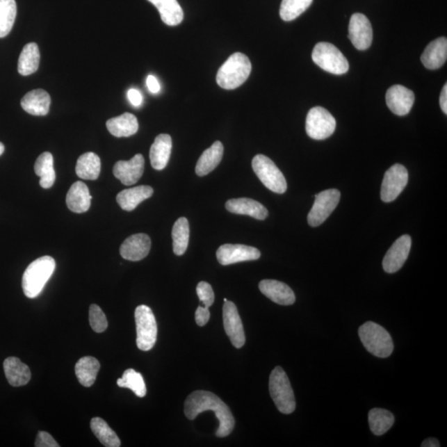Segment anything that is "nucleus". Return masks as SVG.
Wrapping results in <instances>:
<instances>
[{
    "label": "nucleus",
    "mask_w": 447,
    "mask_h": 447,
    "mask_svg": "<svg viewBox=\"0 0 447 447\" xmlns=\"http://www.w3.org/2000/svg\"><path fill=\"white\" fill-rule=\"evenodd\" d=\"M212 411L219 420L216 435L227 437L234 428V418L231 409L213 393L198 390L190 393L185 402L184 412L189 420H194L201 412Z\"/></svg>",
    "instance_id": "1"
},
{
    "label": "nucleus",
    "mask_w": 447,
    "mask_h": 447,
    "mask_svg": "<svg viewBox=\"0 0 447 447\" xmlns=\"http://www.w3.org/2000/svg\"><path fill=\"white\" fill-rule=\"evenodd\" d=\"M55 268V259L50 256H43L30 263L22 280L25 296L29 298H37L51 279Z\"/></svg>",
    "instance_id": "2"
},
{
    "label": "nucleus",
    "mask_w": 447,
    "mask_h": 447,
    "mask_svg": "<svg viewBox=\"0 0 447 447\" xmlns=\"http://www.w3.org/2000/svg\"><path fill=\"white\" fill-rule=\"evenodd\" d=\"M251 70L248 56L241 53L234 54L217 72V84L225 90L236 89L248 79Z\"/></svg>",
    "instance_id": "3"
},
{
    "label": "nucleus",
    "mask_w": 447,
    "mask_h": 447,
    "mask_svg": "<svg viewBox=\"0 0 447 447\" xmlns=\"http://www.w3.org/2000/svg\"><path fill=\"white\" fill-rule=\"evenodd\" d=\"M359 336L364 348L379 358H387L393 351L391 336L380 325L368 322L359 329Z\"/></svg>",
    "instance_id": "4"
},
{
    "label": "nucleus",
    "mask_w": 447,
    "mask_h": 447,
    "mask_svg": "<svg viewBox=\"0 0 447 447\" xmlns=\"http://www.w3.org/2000/svg\"><path fill=\"white\" fill-rule=\"evenodd\" d=\"M269 392L277 409L282 414H293L296 409V400L288 375L283 368L277 366L269 377Z\"/></svg>",
    "instance_id": "5"
},
{
    "label": "nucleus",
    "mask_w": 447,
    "mask_h": 447,
    "mask_svg": "<svg viewBox=\"0 0 447 447\" xmlns=\"http://www.w3.org/2000/svg\"><path fill=\"white\" fill-rule=\"evenodd\" d=\"M312 60L323 70L343 75L349 71V63L336 46L329 42H319L312 51Z\"/></svg>",
    "instance_id": "6"
},
{
    "label": "nucleus",
    "mask_w": 447,
    "mask_h": 447,
    "mask_svg": "<svg viewBox=\"0 0 447 447\" xmlns=\"http://www.w3.org/2000/svg\"><path fill=\"white\" fill-rule=\"evenodd\" d=\"M136 323L137 346L143 351H149L157 341L158 325L153 311L149 307L140 305L136 308Z\"/></svg>",
    "instance_id": "7"
},
{
    "label": "nucleus",
    "mask_w": 447,
    "mask_h": 447,
    "mask_svg": "<svg viewBox=\"0 0 447 447\" xmlns=\"http://www.w3.org/2000/svg\"><path fill=\"white\" fill-rule=\"evenodd\" d=\"M252 168L268 189L279 194L286 192L288 186L285 177L270 159L262 154L256 155L252 161Z\"/></svg>",
    "instance_id": "8"
},
{
    "label": "nucleus",
    "mask_w": 447,
    "mask_h": 447,
    "mask_svg": "<svg viewBox=\"0 0 447 447\" xmlns=\"http://www.w3.org/2000/svg\"><path fill=\"white\" fill-rule=\"evenodd\" d=\"M336 121L325 108L316 106L308 112L306 120L307 136L316 140H323L335 132Z\"/></svg>",
    "instance_id": "9"
},
{
    "label": "nucleus",
    "mask_w": 447,
    "mask_h": 447,
    "mask_svg": "<svg viewBox=\"0 0 447 447\" xmlns=\"http://www.w3.org/2000/svg\"><path fill=\"white\" fill-rule=\"evenodd\" d=\"M341 193L336 189H329L316 194L315 202L307 216L308 224L312 227L325 222L340 202Z\"/></svg>",
    "instance_id": "10"
},
{
    "label": "nucleus",
    "mask_w": 447,
    "mask_h": 447,
    "mask_svg": "<svg viewBox=\"0 0 447 447\" xmlns=\"http://www.w3.org/2000/svg\"><path fill=\"white\" fill-rule=\"evenodd\" d=\"M409 181V172L401 164H394L386 172L381 188V199L392 202L403 192Z\"/></svg>",
    "instance_id": "11"
},
{
    "label": "nucleus",
    "mask_w": 447,
    "mask_h": 447,
    "mask_svg": "<svg viewBox=\"0 0 447 447\" xmlns=\"http://www.w3.org/2000/svg\"><path fill=\"white\" fill-rule=\"evenodd\" d=\"M223 323L225 332L236 348L240 349L245 344V335L242 320L234 303L225 302Z\"/></svg>",
    "instance_id": "12"
},
{
    "label": "nucleus",
    "mask_w": 447,
    "mask_h": 447,
    "mask_svg": "<svg viewBox=\"0 0 447 447\" xmlns=\"http://www.w3.org/2000/svg\"><path fill=\"white\" fill-rule=\"evenodd\" d=\"M260 256L261 254L258 249L244 245H224L216 251L217 259L224 266L257 260Z\"/></svg>",
    "instance_id": "13"
},
{
    "label": "nucleus",
    "mask_w": 447,
    "mask_h": 447,
    "mask_svg": "<svg viewBox=\"0 0 447 447\" xmlns=\"http://www.w3.org/2000/svg\"><path fill=\"white\" fill-rule=\"evenodd\" d=\"M349 38L355 49L358 50H367L371 46L373 29L371 23L366 15L357 13L351 16Z\"/></svg>",
    "instance_id": "14"
},
{
    "label": "nucleus",
    "mask_w": 447,
    "mask_h": 447,
    "mask_svg": "<svg viewBox=\"0 0 447 447\" xmlns=\"http://www.w3.org/2000/svg\"><path fill=\"white\" fill-rule=\"evenodd\" d=\"M411 246L412 240L409 236L405 234V236L398 238L384 256V270L388 273L398 272L409 257Z\"/></svg>",
    "instance_id": "15"
},
{
    "label": "nucleus",
    "mask_w": 447,
    "mask_h": 447,
    "mask_svg": "<svg viewBox=\"0 0 447 447\" xmlns=\"http://www.w3.org/2000/svg\"><path fill=\"white\" fill-rule=\"evenodd\" d=\"M414 101V93L401 85L393 86L386 93V103L389 110L399 116L409 114Z\"/></svg>",
    "instance_id": "16"
},
{
    "label": "nucleus",
    "mask_w": 447,
    "mask_h": 447,
    "mask_svg": "<svg viewBox=\"0 0 447 447\" xmlns=\"http://www.w3.org/2000/svg\"><path fill=\"white\" fill-rule=\"evenodd\" d=\"M145 171V159L142 154H136L129 161L117 162L113 172L117 179L124 185L136 184L141 179Z\"/></svg>",
    "instance_id": "17"
},
{
    "label": "nucleus",
    "mask_w": 447,
    "mask_h": 447,
    "mask_svg": "<svg viewBox=\"0 0 447 447\" xmlns=\"http://www.w3.org/2000/svg\"><path fill=\"white\" fill-rule=\"evenodd\" d=\"M151 249V240L145 234H137L126 238L120 246V254L129 261H140L147 257Z\"/></svg>",
    "instance_id": "18"
},
{
    "label": "nucleus",
    "mask_w": 447,
    "mask_h": 447,
    "mask_svg": "<svg viewBox=\"0 0 447 447\" xmlns=\"http://www.w3.org/2000/svg\"><path fill=\"white\" fill-rule=\"evenodd\" d=\"M261 293L279 305H293L296 301V297L290 286L282 282L266 279L260 282L259 285Z\"/></svg>",
    "instance_id": "19"
},
{
    "label": "nucleus",
    "mask_w": 447,
    "mask_h": 447,
    "mask_svg": "<svg viewBox=\"0 0 447 447\" xmlns=\"http://www.w3.org/2000/svg\"><path fill=\"white\" fill-rule=\"evenodd\" d=\"M225 208L231 213L245 215L263 220L267 218L268 210L261 203L250 198L231 199L225 204Z\"/></svg>",
    "instance_id": "20"
},
{
    "label": "nucleus",
    "mask_w": 447,
    "mask_h": 447,
    "mask_svg": "<svg viewBox=\"0 0 447 447\" xmlns=\"http://www.w3.org/2000/svg\"><path fill=\"white\" fill-rule=\"evenodd\" d=\"M51 97L46 90H33L26 94L21 101V106L29 114L44 116L49 114Z\"/></svg>",
    "instance_id": "21"
},
{
    "label": "nucleus",
    "mask_w": 447,
    "mask_h": 447,
    "mask_svg": "<svg viewBox=\"0 0 447 447\" xmlns=\"http://www.w3.org/2000/svg\"><path fill=\"white\" fill-rule=\"evenodd\" d=\"M447 58V39L441 37L430 42L424 50L421 60L429 70H437L444 66Z\"/></svg>",
    "instance_id": "22"
},
{
    "label": "nucleus",
    "mask_w": 447,
    "mask_h": 447,
    "mask_svg": "<svg viewBox=\"0 0 447 447\" xmlns=\"http://www.w3.org/2000/svg\"><path fill=\"white\" fill-rule=\"evenodd\" d=\"M172 147V138L168 134H159L156 137L150 149V161L155 170L161 171L167 167Z\"/></svg>",
    "instance_id": "23"
},
{
    "label": "nucleus",
    "mask_w": 447,
    "mask_h": 447,
    "mask_svg": "<svg viewBox=\"0 0 447 447\" xmlns=\"http://www.w3.org/2000/svg\"><path fill=\"white\" fill-rule=\"evenodd\" d=\"M66 202L68 209L75 213L88 211L91 202L88 186L82 181L75 182L68 190Z\"/></svg>",
    "instance_id": "24"
},
{
    "label": "nucleus",
    "mask_w": 447,
    "mask_h": 447,
    "mask_svg": "<svg viewBox=\"0 0 447 447\" xmlns=\"http://www.w3.org/2000/svg\"><path fill=\"white\" fill-rule=\"evenodd\" d=\"M3 370L8 383L14 387L24 386L31 380L30 368L19 358L8 357L4 360Z\"/></svg>",
    "instance_id": "25"
},
{
    "label": "nucleus",
    "mask_w": 447,
    "mask_h": 447,
    "mask_svg": "<svg viewBox=\"0 0 447 447\" xmlns=\"http://www.w3.org/2000/svg\"><path fill=\"white\" fill-rule=\"evenodd\" d=\"M154 189L149 186H138L136 188L123 190L117 195L116 201L126 211H132L141 202L153 196Z\"/></svg>",
    "instance_id": "26"
},
{
    "label": "nucleus",
    "mask_w": 447,
    "mask_h": 447,
    "mask_svg": "<svg viewBox=\"0 0 447 447\" xmlns=\"http://www.w3.org/2000/svg\"><path fill=\"white\" fill-rule=\"evenodd\" d=\"M224 154V147L220 141H216L209 149L204 151L200 157L197 166L196 173L199 177L206 176L218 166Z\"/></svg>",
    "instance_id": "27"
},
{
    "label": "nucleus",
    "mask_w": 447,
    "mask_h": 447,
    "mask_svg": "<svg viewBox=\"0 0 447 447\" xmlns=\"http://www.w3.org/2000/svg\"><path fill=\"white\" fill-rule=\"evenodd\" d=\"M106 127L108 132L115 137H129L138 132V122L136 116L130 113H124L120 116L108 120Z\"/></svg>",
    "instance_id": "28"
},
{
    "label": "nucleus",
    "mask_w": 447,
    "mask_h": 447,
    "mask_svg": "<svg viewBox=\"0 0 447 447\" xmlns=\"http://www.w3.org/2000/svg\"><path fill=\"white\" fill-rule=\"evenodd\" d=\"M149 1L158 8L164 24L168 26H177L184 20V10L177 0H149Z\"/></svg>",
    "instance_id": "29"
},
{
    "label": "nucleus",
    "mask_w": 447,
    "mask_h": 447,
    "mask_svg": "<svg viewBox=\"0 0 447 447\" xmlns=\"http://www.w3.org/2000/svg\"><path fill=\"white\" fill-rule=\"evenodd\" d=\"M101 159L97 154L89 152L82 154L77 160L76 172L81 179L97 180L101 173Z\"/></svg>",
    "instance_id": "30"
},
{
    "label": "nucleus",
    "mask_w": 447,
    "mask_h": 447,
    "mask_svg": "<svg viewBox=\"0 0 447 447\" xmlns=\"http://www.w3.org/2000/svg\"><path fill=\"white\" fill-rule=\"evenodd\" d=\"M99 368H101V364L94 357H85L78 360L75 372L80 384L85 387L92 386L97 380Z\"/></svg>",
    "instance_id": "31"
},
{
    "label": "nucleus",
    "mask_w": 447,
    "mask_h": 447,
    "mask_svg": "<svg viewBox=\"0 0 447 447\" xmlns=\"http://www.w3.org/2000/svg\"><path fill=\"white\" fill-rule=\"evenodd\" d=\"M36 175L40 177V186L42 188L49 189L54 186L56 180V172L54 166V156L49 152L42 154L34 165Z\"/></svg>",
    "instance_id": "32"
},
{
    "label": "nucleus",
    "mask_w": 447,
    "mask_h": 447,
    "mask_svg": "<svg viewBox=\"0 0 447 447\" xmlns=\"http://www.w3.org/2000/svg\"><path fill=\"white\" fill-rule=\"evenodd\" d=\"M40 63V51L35 42L26 45L19 56L18 71L22 76H29L36 72Z\"/></svg>",
    "instance_id": "33"
},
{
    "label": "nucleus",
    "mask_w": 447,
    "mask_h": 447,
    "mask_svg": "<svg viewBox=\"0 0 447 447\" xmlns=\"http://www.w3.org/2000/svg\"><path fill=\"white\" fill-rule=\"evenodd\" d=\"M173 252L177 256L186 253L188 250L190 237V228L188 219L181 217L173 225L172 232Z\"/></svg>",
    "instance_id": "34"
},
{
    "label": "nucleus",
    "mask_w": 447,
    "mask_h": 447,
    "mask_svg": "<svg viewBox=\"0 0 447 447\" xmlns=\"http://www.w3.org/2000/svg\"><path fill=\"white\" fill-rule=\"evenodd\" d=\"M394 423V416L383 409H373L368 412V424L371 432L376 436L384 435Z\"/></svg>",
    "instance_id": "35"
},
{
    "label": "nucleus",
    "mask_w": 447,
    "mask_h": 447,
    "mask_svg": "<svg viewBox=\"0 0 447 447\" xmlns=\"http://www.w3.org/2000/svg\"><path fill=\"white\" fill-rule=\"evenodd\" d=\"M90 428L103 446L106 447L120 446V438L108 426L105 420L101 418H94L91 420Z\"/></svg>",
    "instance_id": "36"
},
{
    "label": "nucleus",
    "mask_w": 447,
    "mask_h": 447,
    "mask_svg": "<svg viewBox=\"0 0 447 447\" xmlns=\"http://www.w3.org/2000/svg\"><path fill=\"white\" fill-rule=\"evenodd\" d=\"M16 16L15 0H0V38L6 37L11 32Z\"/></svg>",
    "instance_id": "37"
},
{
    "label": "nucleus",
    "mask_w": 447,
    "mask_h": 447,
    "mask_svg": "<svg viewBox=\"0 0 447 447\" xmlns=\"http://www.w3.org/2000/svg\"><path fill=\"white\" fill-rule=\"evenodd\" d=\"M117 384L120 388L131 389L136 394V396L143 398L147 393V389L145 380L140 373L133 368L125 371L122 377L117 380Z\"/></svg>",
    "instance_id": "38"
},
{
    "label": "nucleus",
    "mask_w": 447,
    "mask_h": 447,
    "mask_svg": "<svg viewBox=\"0 0 447 447\" xmlns=\"http://www.w3.org/2000/svg\"><path fill=\"white\" fill-rule=\"evenodd\" d=\"M314 0H283L280 6L281 19L286 21H293L298 18L308 8Z\"/></svg>",
    "instance_id": "39"
},
{
    "label": "nucleus",
    "mask_w": 447,
    "mask_h": 447,
    "mask_svg": "<svg viewBox=\"0 0 447 447\" xmlns=\"http://www.w3.org/2000/svg\"><path fill=\"white\" fill-rule=\"evenodd\" d=\"M89 320L91 328L95 332L102 333L108 327L106 316L98 305L92 304L90 307Z\"/></svg>",
    "instance_id": "40"
},
{
    "label": "nucleus",
    "mask_w": 447,
    "mask_h": 447,
    "mask_svg": "<svg viewBox=\"0 0 447 447\" xmlns=\"http://www.w3.org/2000/svg\"><path fill=\"white\" fill-rule=\"evenodd\" d=\"M197 293L201 306L209 308L213 305L215 294L212 286L206 282H201L197 286Z\"/></svg>",
    "instance_id": "41"
},
{
    "label": "nucleus",
    "mask_w": 447,
    "mask_h": 447,
    "mask_svg": "<svg viewBox=\"0 0 447 447\" xmlns=\"http://www.w3.org/2000/svg\"><path fill=\"white\" fill-rule=\"evenodd\" d=\"M37 447H59L54 438L46 432H39L35 441Z\"/></svg>",
    "instance_id": "42"
},
{
    "label": "nucleus",
    "mask_w": 447,
    "mask_h": 447,
    "mask_svg": "<svg viewBox=\"0 0 447 447\" xmlns=\"http://www.w3.org/2000/svg\"><path fill=\"white\" fill-rule=\"evenodd\" d=\"M211 312L209 308L200 305L195 314V319L200 327H204L209 322Z\"/></svg>",
    "instance_id": "43"
},
{
    "label": "nucleus",
    "mask_w": 447,
    "mask_h": 447,
    "mask_svg": "<svg viewBox=\"0 0 447 447\" xmlns=\"http://www.w3.org/2000/svg\"><path fill=\"white\" fill-rule=\"evenodd\" d=\"M128 98L133 106H140L143 102L142 94L136 89H130L128 91Z\"/></svg>",
    "instance_id": "44"
},
{
    "label": "nucleus",
    "mask_w": 447,
    "mask_h": 447,
    "mask_svg": "<svg viewBox=\"0 0 447 447\" xmlns=\"http://www.w3.org/2000/svg\"><path fill=\"white\" fill-rule=\"evenodd\" d=\"M146 82L147 88H149L151 93L157 94L159 92L160 88H160L157 78L150 75L147 76Z\"/></svg>",
    "instance_id": "45"
},
{
    "label": "nucleus",
    "mask_w": 447,
    "mask_h": 447,
    "mask_svg": "<svg viewBox=\"0 0 447 447\" xmlns=\"http://www.w3.org/2000/svg\"><path fill=\"white\" fill-rule=\"evenodd\" d=\"M440 106L442 111L447 114V85L444 86V89L441 90L440 97Z\"/></svg>",
    "instance_id": "46"
},
{
    "label": "nucleus",
    "mask_w": 447,
    "mask_h": 447,
    "mask_svg": "<svg viewBox=\"0 0 447 447\" xmlns=\"http://www.w3.org/2000/svg\"><path fill=\"white\" fill-rule=\"evenodd\" d=\"M440 442L436 438L429 437L425 440L421 446L422 447H439Z\"/></svg>",
    "instance_id": "47"
},
{
    "label": "nucleus",
    "mask_w": 447,
    "mask_h": 447,
    "mask_svg": "<svg viewBox=\"0 0 447 447\" xmlns=\"http://www.w3.org/2000/svg\"><path fill=\"white\" fill-rule=\"evenodd\" d=\"M4 152V145L1 142H0V156H1L3 154Z\"/></svg>",
    "instance_id": "48"
}]
</instances>
